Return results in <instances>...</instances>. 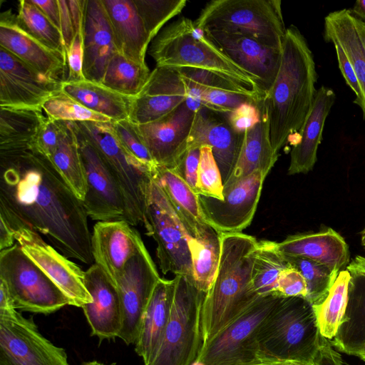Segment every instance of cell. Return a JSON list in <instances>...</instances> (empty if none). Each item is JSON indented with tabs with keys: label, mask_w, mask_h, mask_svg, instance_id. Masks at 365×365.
I'll use <instances>...</instances> for the list:
<instances>
[{
	"label": "cell",
	"mask_w": 365,
	"mask_h": 365,
	"mask_svg": "<svg viewBox=\"0 0 365 365\" xmlns=\"http://www.w3.org/2000/svg\"><path fill=\"white\" fill-rule=\"evenodd\" d=\"M276 245L283 255L307 258L338 272L349 260L346 242L331 227L289 235Z\"/></svg>",
	"instance_id": "obj_26"
},
{
	"label": "cell",
	"mask_w": 365,
	"mask_h": 365,
	"mask_svg": "<svg viewBox=\"0 0 365 365\" xmlns=\"http://www.w3.org/2000/svg\"><path fill=\"white\" fill-rule=\"evenodd\" d=\"M14 233L8 222L0 217V250H3L14 245Z\"/></svg>",
	"instance_id": "obj_57"
},
{
	"label": "cell",
	"mask_w": 365,
	"mask_h": 365,
	"mask_svg": "<svg viewBox=\"0 0 365 365\" xmlns=\"http://www.w3.org/2000/svg\"><path fill=\"white\" fill-rule=\"evenodd\" d=\"M317 81L313 53L300 31L291 25L286 29L278 73L262 101L277 155L291 135L299 133L312 107Z\"/></svg>",
	"instance_id": "obj_2"
},
{
	"label": "cell",
	"mask_w": 365,
	"mask_h": 365,
	"mask_svg": "<svg viewBox=\"0 0 365 365\" xmlns=\"http://www.w3.org/2000/svg\"><path fill=\"white\" fill-rule=\"evenodd\" d=\"M144 245L138 230L125 220L99 221L93 226L91 247L95 264L115 285L126 263Z\"/></svg>",
	"instance_id": "obj_22"
},
{
	"label": "cell",
	"mask_w": 365,
	"mask_h": 365,
	"mask_svg": "<svg viewBox=\"0 0 365 365\" xmlns=\"http://www.w3.org/2000/svg\"><path fill=\"white\" fill-rule=\"evenodd\" d=\"M117 52L102 0H86L83 63L85 79L101 83L109 61Z\"/></svg>",
	"instance_id": "obj_25"
},
{
	"label": "cell",
	"mask_w": 365,
	"mask_h": 365,
	"mask_svg": "<svg viewBox=\"0 0 365 365\" xmlns=\"http://www.w3.org/2000/svg\"><path fill=\"white\" fill-rule=\"evenodd\" d=\"M200 148L187 149L175 170L195 192ZM197 193V192H196Z\"/></svg>",
	"instance_id": "obj_52"
},
{
	"label": "cell",
	"mask_w": 365,
	"mask_h": 365,
	"mask_svg": "<svg viewBox=\"0 0 365 365\" xmlns=\"http://www.w3.org/2000/svg\"><path fill=\"white\" fill-rule=\"evenodd\" d=\"M111 26L115 46L126 58L146 64L151 41L134 0H102Z\"/></svg>",
	"instance_id": "obj_27"
},
{
	"label": "cell",
	"mask_w": 365,
	"mask_h": 365,
	"mask_svg": "<svg viewBox=\"0 0 365 365\" xmlns=\"http://www.w3.org/2000/svg\"><path fill=\"white\" fill-rule=\"evenodd\" d=\"M150 73L147 64L135 62L117 52L109 61L101 83L123 95L136 97Z\"/></svg>",
	"instance_id": "obj_40"
},
{
	"label": "cell",
	"mask_w": 365,
	"mask_h": 365,
	"mask_svg": "<svg viewBox=\"0 0 365 365\" xmlns=\"http://www.w3.org/2000/svg\"><path fill=\"white\" fill-rule=\"evenodd\" d=\"M43 110L0 107V148L31 146L46 116Z\"/></svg>",
	"instance_id": "obj_37"
},
{
	"label": "cell",
	"mask_w": 365,
	"mask_h": 365,
	"mask_svg": "<svg viewBox=\"0 0 365 365\" xmlns=\"http://www.w3.org/2000/svg\"><path fill=\"white\" fill-rule=\"evenodd\" d=\"M282 296L259 297L242 314L202 345L194 365H258L256 332Z\"/></svg>",
	"instance_id": "obj_9"
},
{
	"label": "cell",
	"mask_w": 365,
	"mask_h": 365,
	"mask_svg": "<svg viewBox=\"0 0 365 365\" xmlns=\"http://www.w3.org/2000/svg\"><path fill=\"white\" fill-rule=\"evenodd\" d=\"M174 279L172 308L161 344L144 365H190L202 345V309L206 293L195 287L192 277L175 275Z\"/></svg>",
	"instance_id": "obj_7"
},
{
	"label": "cell",
	"mask_w": 365,
	"mask_h": 365,
	"mask_svg": "<svg viewBox=\"0 0 365 365\" xmlns=\"http://www.w3.org/2000/svg\"><path fill=\"white\" fill-rule=\"evenodd\" d=\"M201 107L195 112L187 150L210 146L221 173L223 185L231 176L240 153L244 133L235 132L227 118Z\"/></svg>",
	"instance_id": "obj_21"
},
{
	"label": "cell",
	"mask_w": 365,
	"mask_h": 365,
	"mask_svg": "<svg viewBox=\"0 0 365 365\" xmlns=\"http://www.w3.org/2000/svg\"><path fill=\"white\" fill-rule=\"evenodd\" d=\"M324 37L326 41L338 43L352 66L361 89L359 107L365 120V46L349 9L334 11L325 16Z\"/></svg>",
	"instance_id": "obj_30"
},
{
	"label": "cell",
	"mask_w": 365,
	"mask_h": 365,
	"mask_svg": "<svg viewBox=\"0 0 365 365\" xmlns=\"http://www.w3.org/2000/svg\"><path fill=\"white\" fill-rule=\"evenodd\" d=\"M283 256L287 262L297 269L305 279L307 287L306 299L313 305L324 301L339 272L307 258Z\"/></svg>",
	"instance_id": "obj_42"
},
{
	"label": "cell",
	"mask_w": 365,
	"mask_h": 365,
	"mask_svg": "<svg viewBox=\"0 0 365 365\" xmlns=\"http://www.w3.org/2000/svg\"><path fill=\"white\" fill-rule=\"evenodd\" d=\"M275 294L307 298V287L305 279L297 269L289 264L279 277Z\"/></svg>",
	"instance_id": "obj_51"
},
{
	"label": "cell",
	"mask_w": 365,
	"mask_h": 365,
	"mask_svg": "<svg viewBox=\"0 0 365 365\" xmlns=\"http://www.w3.org/2000/svg\"><path fill=\"white\" fill-rule=\"evenodd\" d=\"M16 21L33 38L66 59V48L60 31L31 0L19 1Z\"/></svg>",
	"instance_id": "obj_41"
},
{
	"label": "cell",
	"mask_w": 365,
	"mask_h": 365,
	"mask_svg": "<svg viewBox=\"0 0 365 365\" xmlns=\"http://www.w3.org/2000/svg\"><path fill=\"white\" fill-rule=\"evenodd\" d=\"M10 10L0 15V46L41 74L58 81H66V58L33 38L16 23Z\"/></svg>",
	"instance_id": "obj_24"
},
{
	"label": "cell",
	"mask_w": 365,
	"mask_h": 365,
	"mask_svg": "<svg viewBox=\"0 0 365 365\" xmlns=\"http://www.w3.org/2000/svg\"><path fill=\"white\" fill-rule=\"evenodd\" d=\"M350 279L348 270L340 271L327 297L313 305L320 334L329 341L335 337L344 316Z\"/></svg>",
	"instance_id": "obj_38"
},
{
	"label": "cell",
	"mask_w": 365,
	"mask_h": 365,
	"mask_svg": "<svg viewBox=\"0 0 365 365\" xmlns=\"http://www.w3.org/2000/svg\"><path fill=\"white\" fill-rule=\"evenodd\" d=\"M220 238L219 267L202 309V344L260 297L252 285L256 238L242 232L221 234Z\"/></svg>",
	"instance_id": "obj_3"
},
{
	"label": "cell",
	"mask_w": 365,
	"mask_h": 365,
	"mask_svg": "<svg viewBox=\"0 0 365 365\" xmlns=\"http://www.w3.org/2000/svg\"><path fill=\"white\" fill-rule=\"evenodd\" d=\"M61 15L60 31L65 45L66 51L68 48L74 34V26L68 1L58 0Z\"/></svg>",
	"instance_id": "obj_54"
},
{
	"label": "cell",
	"mask_w": 365,
	"mask_h": 365,
	"mask_svg": "<svg viewBox=\"0 0 365 365\" xmlns=\"http://www.w3.org/2000/svg\"><path fill=\"white\" fill-rule=\"evenodd\" d=\"M148 53L157 67L210 71L265 96L245 71L221 52L194 21L184 16L158 33L150 43Z\"/></svg>",
	"instance_id": "obj_5"
},
{
	"label": "cell",
	"mask_w": 365,
	"mask_h": 365,
	"mask_svg": "<svg viewBox=\"0 0 365 365\" xmlns=\"http://www.w3.org/2000/svg\"><path fill=\"white\" fill-rule=\"evenodd\" d=\"M46 117L66 122H112L108 117L96 113L62 91L49 98L42 106Z\"/></svg>",
	"instance_id": "obj_44"
},
{
	"label": "cell",
	"mask_w": 365,
	"mask_h": 365,
	"mask_svg": "<svg viewBox=\"0 0 365 365\" xmlns=\"http://www.w3.org/2000/svg\"><path fill=\"white\" fill-rule=\"evenodd\" d=\"M314 365H344L341 354L333 348L330 341L322 336Z\"/></svg>",
	"instance_id": "obj_55"
},
{
	"label": "cell",
	"mask_w": 365,
	"mask_h": 365,
	"mask_svg": "<svg viewBox=\"0 0 365 365\" xmlns=\"http://www.w3.org/2000/svg\"><path fill=\"white\" fill-rule=\"evenodd\" d=\"M0 280L9 290L16 310L48 314L69 300L16 243L1 250Z\"/></svg>",
	"instance_id": "obj_10"
},
{
	"label": "cell",
	"mask_w": 365,
	"mask_h": 365,
	"mask_svg": "<svg viewBox=\"0 0 365 365\" xmlns=\"http://www.w3.org/2000/svg\"><path fill=\"white\" fill-rule=\"evenodd\" d=\"M68 4L73 19L74 34L66 50L68 76L66 81L76 82L85 79L83 63L86 0H68Z\"/></svg>",
	"instance_id": "obj_43"
},
{
	"label": "cell",
	"mask_w": 365,
	"mask_h": 365,
	"mask_svg": "<svg viewBox=\"0 0 365 365\" xmlns=\"http://www.w3.org/2000/svg\"><path fill=\"white\" fill-rule=\"evenodd\" d=\"M258 365H297L293 364H285V363H274V364H262Z\"/></svg>",
	"instance_id": "obj_63"
},
{
	"label": "cell",
	"mask_w": 365,
	"mask_h": 365,
	"mask_svg": "<svg viewBox=\"0 0 365 365\" xmlns=\"http://www.w3.org/2000/svg\"><path fill=\"white\" fill-rule=\"evenodd\" d=\"M51 162L75 195L83 202L87 192V181L73 122H65Z\"/></svg>",
	"instance_id": "obj_36"
},
{
	"label": "cell",
	"mask_w": 365,
	"mask_h": 365,
	"mask_svg": "<svg viewBox=\"0 0 365 365\" xmlns=\"http://www.w3.org/2000/svg\"><path fill=\"white\" fill-rule=\"evenodd\" d=\"M189 91L178 69L155 67L135 98L129 120L135 125L155 121L185 102Z\"/></svg>",
	"instance_id": "obj_20"
},
{
	"label": "cell",
	"mask_w": 365,
	"mask_h": 365,
	"mask_svg": "<svg viewBox=\"0 0 365 365\" xmlns=\"http://www.w3.org/2000/svg\"><path fill=\"white\" fill-rule=\"evenodd\" d=\"M138 11L152 42L172 18L185 7V0H134Z\"/></svg>",
	"instance_id": "obj_46"
},
{
	"label": "cell",
	"mask_w": 365,
	"mask_h": 365,
	"mask_svg": "<svg viewBox=\"0 0 365 365\" xmlns=\"http://www.w3.org/2000/svg\"><path fill=\"white\" fill-rule=\"evenodd\" d=\"M321 339L313 304L302 297H282L256 332L263 364L314 365Z\"/></svg>",
	"instance_id": "obj_4"
},
{
	"label": "cell",
	"mask_w": 365,
	"mask_h": 365,
	"mask_svg": "<svg viewBox=\"0 0 365 365\" xmlns=\"http://www.w3.org/2000/svg\"><path fill=\"white\" fill-rule=\"evenodd\" d=\"M204 31L240 34L282 50L287 28L279 0H214L194 21Z\"/></svg>",
	"instance_id": "obj_6"
},
{
	"label": "cell",
	"mask_w": 365,
	"mask_h": 365,
	"mask_svg": "<svg viewBox=\"0 0 365 365\" xmlns=\"http://www.w3.org/2000/svg\"><path fill=\"white\" fill-rule=\"evenodd\" d=\"M278 157L279 155H277L272 148L269 138L268 125L263 113L261 121L244 133L237 164L223 187L236 182L257 170H260L267 175Z\"/></svg>",
	"instance_id": "obj_34"
},
{
	"label": "cell",
	"mask_w": 365,
	"mask_h": 365,
	"mask_svg": "<svg viewBox=\"0 0 365 365\" xmlns=\"http://www.w3.org/2000/svg\"><path fill=\"white\" fill-rule=\"evenodd\" d=\"M114 133L123 147L136 159L148 167L153 175L157 165L129 119L112 122Z\"/></svg>",
	"instance_id": "obj_48"
},
{
	"label": "cell",
	"mask_w": 365,
	"mask_h": 365,
	"mask_svg": "<svg viewBox=\"0 0 365 365\" xmlns=\"http://www.w3.org/2000/svg\"><path fill=\"white\" fill-rule=\"evenodd\" d=\"M207 38L245 71L265 95L279 71L282 51L255 38L220 31H205Z\"/></svg>",
	"instance_id": "obj_19"
},
{
	"label": "cell",
	"mask_w": 365,
	"mask_h": 365,
	"mask_svg": "<svg viewBox=\"0 0 365 365\" xmlns=\"http://www.w3.org/2000/svg\"><path fill=\"white\" fill-rule=\"evenodd\" d=\"M160 278L144 245L128 260L117 279L115 286L123 311V325L118 337L126 344H135L143 313Z\"/></svg>",
	"instance_id": "obj_15"
},
{
	"label": "cell",
	"mask_w": 365,
	"mask_h": 365,
	"mask_svg": "<svg viewBox=\"0 0 365 365\" xmlns=\"http://www.w3.org/2000/svg\"><path fill=\"white\" fill-rule=\"evenodd\" d=\"M153 179L163 189L187 235L196 237L207 224L202 215L196 192L169 168L157 165Z\"/></svg>",
	"instance_id": "obj_31"
},
{
	"label": "cell",
	"mask_w": 365,
	"mask_h": 365,
	"mask_svg": "<svg viewBox=\"0 0 365 365\" xmlns=\"http://www.w3.org/2000/svg\"><path fill=\"white\" fill-rule=\"evenodd\" d=\"M73 124L87 181V192L82 202L88 217L98 222H128L125 197L116 178L97 149Z\"/></svg>",
	"instance_id": "obj_14"
},
{
	"label": "cell",
	"mask_w": 365,
	"mask_h": 365,
	"mask_svg": "<svg viewBox=\"0 0 365 365\" xmlns=\"http://www.w3.org/2000/svg\"><path fill=\"white\" fill-rule=\"evenodd\" d=\"M339 63L340 71L346 83L356 95L354 103L359 106L361 93L358 79L348 58L341 47L336 43H333Z\"/></svg>",
	"instance_id": "obj_53"
},
{
	"label": "cell",
	"mask_w": 365,
	"mask_h": 365,
	"mask_svg": "<svg viewBox=\"0 0 365 365\" xmlns=\"http://www.w3.org/2000/svg\"><path fill=\"white\" fill-rule=\"evenodd\" d=\"M185 82L188 91L199 89H215L247 96L259 102L264 96L247 88L233 80L216 73L197 68L178 69Z\"/></svg>",
	"instance_id": "obj_45"
},
{
	"label": "cell",
	"mask_w": 365,
	"mask_h": 365,
	"mask_svg": "<svg viewBox=\"0 0 365 365\" xmlns=\"http://www.w3.org/2000/svg\"><path fill=\"white\" fill-rule=\"evenodd\" d=\"M350 274L346 312L330 342L339 351L354 356L365 345V274Z\"/></svg>",
	"instance_id": "obj_32"
},
{
	"label": "cell",
	"mask_w": 365,
	"mask_h": 365,
	"mask_svg": "<svg viewBox=\"0 0 365 365\" xmlns=\"http://www.w3.org/2000/svg\"><path fill=\"white\" fill-rule=\"evenodd\" d=\"M31 1L35 4L60 31L61 15L58 0H31Z\"/></svg>",
	"instance_id": "obj_56"
},
{
	"label": "cell",
	"mask_w": 365,
	"mask_h": 365,
	"mask_svg": "<svg viewBox=\"0 0 365 365\" xmlns=\"http://www.w3.org/2000/svg\"><path fill=\"white\" fill-rule=\"evenodd\" d=\"M78 131L99 152L124 195L128 222L143 223L153 173L133 156L117 138L112 122H73Z\"/></svg>",
	"instance_id": "obj_8"
},
{
	"label": "cell",
	"mask_w": 365,
	"mask_h": 365,
	"mask_svg": "<svg viewBox=\"0 0 365 365\" xmlns=\"http://www.w3.org/2000/svg\"><path fill=\"white\" fill-rule=\"evenodd\" d=\"M354 356H357L362 361H365V345L356 351Z\"/></svg>",
	"instance_id": "obj_61"
},
{
	"label": "cell",
	"mask_w": 365,
	"mask_h": 365,
	"mask_svg": "<svg viewBox=\"0 0 365 365\" xmlns=\"http://www.w3.org/2000/svg\"><path fill=\"white\" fill-rule=\"evenodd\" d=\"M355 22L365 46V22L355 17Z\"/></svg>",
	"instance_id": "obj_60"
},
{
	"label": "cell",
	"mask_w": 365,
	"mask_h": 365,
	"mask_svg": "<svg viewBox=\"0 0 365 365\" xmlns=\"http://www.w3.org/2000/svg\"><path fill=\"white\" fill-rule=\"evenodd\" d=\"M143 224L157 244L156 255L161 272L192 278L189 235L163 189L153 179Z\"/></svg>",
	"instance_id": "obj_11"
},
{
	"label": "cell",
	"mask_w": 365,
	"mask_h": 365,
	"mask_svg": "<svg viewBox=\"0 0 365 365\" xmlns=\"http://www.w3.org/2000/svg\"><path fill=\"white\" fill-rule=\"evenodd\" d=\"M62 91L88 109L108 117L112 122L129 118L135 98L86 79L76 82L64 81Z\"/></svg>",
	"instance_id": "obj_33"
},
{
	"label": "cell",
	"mask_w": 365,
	"mask_h": 365,
	"mask_svg": "<svg viewBox=\"0 0 365 365\" xmlns=\"http://www.w3.org/2000/svg\"><path fill=\"white\" fill-rule=\"evenodd\" d=\"M81 365H107V364L97 361H91L84 362ZM110 365H115V364H112Z\"/></svg>",
	"instance_id": "obj_62"
},
{
	"label": "cell",
	"mask_w": 365,
	"mask_h": 365,
	"mask_svg": "<svg viewBox=\"0 0 365 365\" xmlns=\"http://www.w3.org/2000/svg\"><path fill=\"white\" fill-rule=\"evenodd\" d=\"M335 101L331 88L322 86L317 89L310 113L299 131V142L292 148L288 175L307 174L313 169L324 123Z\"/></svg>",
	"instance_id": "obj_28"
},
{
	"label": "cell",
	"mask_w": 365,
	"mask_h": 365,
	"mask_svg": "<svg viewBox=\"0 0 365 365\" xmlns=\"http://www.w3.org/2000/svg\"><path fill=\"white\" fill-rule=\"evenodd\" d=\"M0 365H70L64 349L16 309L0 310Z\"/></svg>",
	"instance_id": "obj_12"
},
{
	"label": "cell",
	"mask_w": 365,
	"mask_h": 365,
	"mask_svg": "<svg viewBox=\"0 0 365 365\" xmlns=\"http://www.w3.org/2000/svg\"><path fill=\"white\" fill-rule=\"evenodd\" d=\"M11 229L24 252L60 289L70 305L82 308L92 302L85 285V272L81 267L46 243L37 232L24 227Z\"/></svg>",
	"instance_id": "obj_16"
},
{
	"label": "cell",
	"mask_w": 365,
	"mask_h": 365,
	"mask_svg": "<svg viewBox=\"0 0 365 365\" xmlns=\"http://www.w3.org/2000/svg\"><path fill=\"white\" fill-rule=\"evenodd\" d=\"M65 122L46 117L32 143L31 149L51 161L61 139Z\"/></svg>",
	"instance_id": "obj_49"
},
{
	"label": "cell",
	"mask_w": 365,
	"mask_h": 365,
	"mask_svg": "<svg viewBox=\"0 0 365 365\" xmlns=\"http://www.w3.org/2000/svg\"><path fill=\"white\" fill-rule=\"evenodd\" d=\"M266 177L257 170L223 187V200L198 195L204 220L220 235L242 232L253 220Z\"/></svg>",
	"instance_id": "obj_13"
},
{
	"label": "cell",
	"mask_w": 365,
	"mask_h": 365,
	"mask_svg": "<svg viewBox=\"0 0 365 365\" xmlns=\"http://www.w3.org/2000/svg\"><path fill=\"white\" fill-rule=\"evenodd\" d=\"M361 243L362 245L364 246L365 247V227L364 229L362 230V232H361Z\"/></svg>",
	"instance_id": "obj_64"
},
{
	"label": "cell",
	"mask_w": 365,
	"mask_h": 365,
	"mask_svg": "<svg viewBox=\"0 0 365 365\" xmlns=\"http://www.w3.org/2000/svg\"><path fill=\"white\" fill-rule=\"evenodd\" d=\"M62 82L38 72L0 46V107L42 110Z\"/></svg>",
	"instance_id": "obj_17"
},
{
	"label": "cell",
	"mask_w": 365,
	"mask_h": 365,
	"mask_svg": "<svg viewBox=\"0 0 365 365\" xmlns=\"http://www.w3.org/2000/svg\"><path fill=\"white\" fill-rule=\"evenodd\" d=\"M197 195L223 200V182L221 173L210 146L200 148V157L196 182Z\"/></svg>",
	"instance_id": "obj_47"
},
{
	"label": "cell",
	"mask_w": 365,
	"mask_h": 365,
	"mask_svg": "<svg viewBox=\"0 0 365 365\" xmlns=\"http://www.w3.org/2000/svg\"><path fill=\"white\" fill-rule=\"evenodd\" d=\"M289 264L277 248L276 242L257 241L254 252L252 285L260 297L275 294L279 277Z\"/></svg>",
	"instance_id": "obj_39"
},
{
	"label": "cell",
	"mask_w": 365,
	"mask_h": 365,
	"mask_svg": "<svg viewBox=\"0 0 365 365\" xmlns=\"http://www.w3.org/2000/svg\"><path fill=\"white\" fill-rule=\"evenodd\" d=\"M195 112L182 103L167 115L149 123L135 125L138 133L157 165L174 168L187 151Z\"/></svg>",
	"instance_id": "obj_18"
},
{
	"label": "cell",
	"mask_w": 365,
	"mask_h": 365,
	"mask_svg": "<svg viewBox=\"0 0 365 365\" xmlns=\"http://www.w3.org/2000/svg\"><path fill=\"white\" fill-rule=\"evenodd\" d=\"M175 279L160 278L143 313L135 351L148 364L156 354L169 321L175 293Z\"/></svg>",
	"instance_id": "obj_29"
},
{
	"label": "cell",
	"mask_w": 365,
	"mask_h": 365,
	"mask_svg": "<svg viewBox=\"0 0 365 365\" xmlns=\"http://www.w3.org/2000/svg\"><path fill=\"white\" fill-rule=\"evenodd\" d=\"M262 101L242 103L227 115V118L232 129L243 133L258 124L263 116Z\"/></svg>",
	"instance_id": "obj_50"
},
{
	"label": "cell",
	"mask_w": 365,
	"mask_h": 365,
	"mask_svg": "<svg viewBox=\"0 0 365 365\" xmlns=\"http://www.w3.org/2000/svg\"><path fill=\"white\" fill-rule=\"evenodd\" d=\"M346 270L349 272H358L365 274V257L359 255L356 256L346 267Z\"/></svg>",
	"instance_id": "obj_58"
},
{
	"label": "cell",
	"mask_w": 365,
	"mask_h": 365,
	"mask_svg": "<svg viewBox=\"0 0 365 365\" xmlns=\"http://www.w3.org/2000/svg\"><path fill=\"white\" fill-rule=\"evenodd\" d=\"M349 11L355 17L365 22V0H357Z\"/></svg>",
	"instance_id": "obj_59"
},
{
	"label": "cell",
	"mask_w": 365,
	"mask_h": 365,
	"mask_svg": "<svg viewBox=\"0 0 365 365\" xmlns=\"http://www.w3.org/2000/svg\"><path fill=\"white\" fill-rule=\"evenodd\" d=\"M0 217L11 228L44 235L68 258L94 262L82 201L52 163L30 147L0 149Z\"/></svg>",
	"instance_id": "obj_1"
},
{
	"label": "cell",
	"mask_w": 365,
	"mask_h": 365,
	"mask_svg": "<svg viewBox=\"0 0 365 365\" xmlns=\"http://www.w3.org/2000/svg\"><path fill=\"white\" fill-rule=\"evenodd\" d=\"M85 285L92 302L82 307L93 336L101 341L118 337L123 311L116 286L102 269L93 264L85 272Z\"/></svg>",
	"instance_id": "obj_23"
},
{
	"label": "cell",
	"mask_w": 365,
	"mask_h": 365,
	"mask_svg": "<svg viewBox=\"0 0 365 365\" xmlns=\"http://www.w3.org/2000/svg\"><path fill=\"white\" fill-rule=\"evenodd\" d=\"M192 278L195 287L207 293L216 276L221 255L220 235L207 224L195 237L188 236Z\"/></svg>",
	"instance_id": "obj_35"
}]
</instances>
